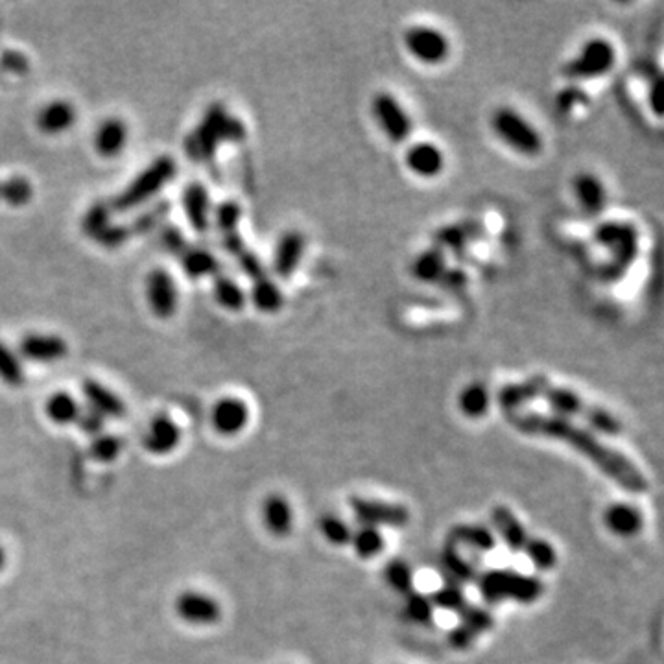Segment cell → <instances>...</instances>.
<instances>
[{
  "instance_id": "6da1fadb",
  "label": "cell",
  "mask_w": 664,
  "mask_h": 664,
  "mask_svg": "<svg viewBox=\"0 0 664 664\" xmlns=\"http://www.w3.org/2000/svg\"><path fill=\"white\" fill-rule=\"evenodd\" d=\"M506 419L520 434L567 443L629 493H646L649 488L646 476L635 463H631L617 449L603 443L592 431L576 425L574 421L567 417L520 410L506 413Z\"/></svg>"
},
{
  "instance_id": "7a4b0ae2",
  "label": "cell",
  "mask_w": 664,
  "mask_h": 664,
  "mask_svg": "<svg viewBox=\"0 0 664 664\" xmlns=\"http://www.w3.org/2000/svg\"><path fill=\"white\" fill-rule=\"evenodd\" d=\"M594 243L608 253L606 263L601 264V279L608 282L620 281L639 259L640 236L635 223L608 220L594 227Z\"/></svg>"
},
{
  "instance_id": "3957f363",
  "label": "cell",
  "mask_w": 664,
  "mask_h": 664,
  "mask_svg": "<svg viewBox=\"0 0 664 664\" xmlns=\"http://www.w3.org/2000/svg\"><path fill=\"white\" fill-rule=\"evenodd\" d=\"M246 139L243 120L233 116L222 104H213L205 111L200 124L185 139V152L191 159L205 163L214 157L223 143H240Z\"/></svg>"
},
{
  "instance_id": "277c9868",
  "label": "cell",
  "mask_w": 664,
  "mask_h": 664,
  "mask_svg": "<svg viewBox=\"0 0 664 664\" xmlns=\"http://www.w3.org/2000/svg\"><path fill=\"white\" fill-rule=\"evenodd\" d=\"M539 399L545 401L556 415L561 417H580L585 421L587 425L592 427V431L606 434V436H619L622 432V422L608 410H603L589 401H585L580 393H576L570 388L556 386L549 379H545L540 386Z\"/></svg>"
},
{
  "instance_id": "5b68a950",
  "label": "cell",
  "mask_w": 664,
  "mask_h": 664,
  "mask_svg": "<svg viewBox=\"0 0 664 664\" xmlns=\"http://www.w3.org/2000/svg\"><path fill=\"white\" fill-rule=\"evenodd\" d=\"M177 172V164L170 155L154 159L143 172H139L130 183L120 191L109 203L113 213H130L141 205L152 202Z\"/></svg>"
},
{
  "instance_id": "8992f818",
  "label": "cell",
  "mask_w": 664,
  "mask_h": 664,
  "mask_svg": "<svg viewBox=\"0 0 664 664\" xmlns=\"http://www.w3.org/2000/svg\"><path fill=\"white\" fill-rule=\"evenodd\" d=\"M617 59L619 54L613 41H609L608 37L594 35L587 39L581 45L580 52L563 65V76L574 85L592 82L608 76L615 69Z\"/></svg>"
},
{
  "instance_id": "52a82bcc",
  "label": "cell",
  "mask_w": 664,
  "mask_h": 664,
  "mask_svg": "<svg viewBox=\"0 0 664 664\" xmlns=\"http://www.w3.org/2000/svg\"><path fill=\"white\" fill-rule=\"evenodd\" d=\"M491 128L510 150L522 157H537L545 150L539 130L513 107H499L491 116Z\"/></svg>"
},
{
  "instance_id": "ba28073f",
  "label": "cell",
  "mask_w": 664,
  "mask_h": 664,
  "mask_svg": "<svg viewBox=\"0 0 664 664\" xmlns=\"http://www.w3.org/2000/svg\"><path fill=\"white\" fill-rule=\"evenodd\" d=\"M480 592L490 603L502 600L535 601L542 594V583L537 578L524 576L513 570H491L480 578Z\"/></svg>"
},
{
  "instance_id": "9c48e42d",
  "label": "cell",
  "mask_w": 664,
  "mask_h": 664,
  "mask_svg": "<svg viewBox=\"0 0 664 664\" xmlns=\"http://www.w3.org/2000/svg\"><path fill=\"white\" fill-rule=\"evenodd\" d=\"M402 41L406 52L415 59V62L427 67L443 65L452 50L449 35L427 25H417L408 28L404 32Z\"/></svg>"
},
{
  "instance_id": "30bf717a",
  "label": "cell",
  "mask_w": 664,
  "mask_h": 664,
  "mask_svg": "<svg viewBox=\"0 0 664 664\" xmlns=\"http://www.w3.org/2000/svg\"><path fill=\"white\" fill-rule=\"evenodd\" d=\"M372 113L377 126L381 128L382 135L393 143V144H402L410 139L411 130H413V123L408 114V111L404 109V105L401 104V100L388 93V91H381L373 96L372 102Z\"/></svg>"
},
{
  "instance_id": "8fae6325",
  "label": "cell",
  "mask_w": 664,
  "mask_h": 664,
  "mask_svg": "<svg viewBox=\"0 0 664 664\" xmlns=\"http://www.w3.org/2000/svg\"><path fill=\"white\" fill-rule=\"evenodd\" d=\"M349 506L356 519L364 522V526H393L401 528L406 526L410 520V511L402 504H391L382 502L375 499H362V497H351Z\"/></svg>"
},
{
  "instance_id": "7c38bea8",
  "label": "cell",
  "mask_w": 664,
  "mask_h": 664,
  "mask_svg": "<svg viewBox=\"0 0 664 664\" xmlns=\"http://www.w3.org/2000/svg\"><path fill=\"white\" fill-rule=\"evenodd\" d=\"M177 617L191 626H213L222 617V608L216 598L200 590H185L175 598Z\"/></svg>"
},
{
  "instance_id": "4fadbf2b",
  "label": "cell",
  "mask_w": 664,
  "mask_h": 664,
  "mask_svg": "<svg viewBox=\"0 0 664 664\" xmlns=\"http://www.w3.org/2000/svg\"><path fill=\"white\" fill-rule=\"evenodd\" d=\"M572 194L587 218H598L608 209L609 193L603 179L592 172H580L572 179Z\"/></svg>"
},
{
  "instance_id": "5bb4252c",
  "label": "cell",
  "mask_w": 664,
  "mask_h": 664,
  "mask_svg": "<svg viewBox=\"0 0 664 664\" xmlns=\"http://www.w3.org/2000/svg\"><path fill=\"white\" fill-rule=\"evenodd\" d=\"M146 301L159 320H168L175 314L179 305V292L173 277L163 270L155 268L146 277Z\"/></svg>"
},
{
  "instance_id": "9a60e30c",
  "label": "cell",
  "mask_w": 664,
  "mask_h": 664,
  "mask_svg": "<svg viewBox=\"0 0 664 664\" xmlns=\"http://www.w3.org/2000/svg\"><path fill=\"white\" fill-rule=\"evenodd\" d=\"M305 252H307V236L297 229L284 231L273 248L272 272L279 279H290L299 270L301 263H303Z\"/></svg>"
},
{
  "instance_id": "2e32d148",
  "label": "cell",
  "mask_w": 664,
  "mask_h": 664,
  "mask_svg": "<svg viewBox=\"0 0 664 664\" xmlns=\"http://www.w3.org/2000/svg\"><path fill=\"white\" fill-rule=\"evenodd\" d=\"M486 234V225L480 220H460L449 225H441L434 233V246L449 253H461L469 246Z\"/></svg>"
},
{
  "instance_id": "e0dca14e",
  "label": "cell",
  "mask_w": 664,
  "mask_h": 664,
  "mask_svg": "<svg viewBox=\"0 0 664 664\" xmlns=\"http://www.w3.org/2000/svg\"><path fill=\"white\" fill-rule=\"evenodd\" d=\"M404 164L421 179H434L445 170V154L436 143L417 141L408 146Z\"/></svg>"
},
{
  "instance_id": "ac0fdd59",
  "label": "cell",
  "mask_w": 664,
  "mask_h": 664,
  "mask_svg": "<svg viewBox=\"0 0 664 664\" xmlns=\"http://www.w3.org/2000/svg\"><path fill=\"white\" fill-rule=\"evenodd\" d=\"M211 422L218 434L227 438L236 436L250 422V408L243 399L223 397L213 406Z\"/></svg>"
},
{
  "instance_id": "d6986e66",
  "label": "cell",
  "mask_w": 664,
  "mask_h": 664,
  "mask_svg": "<svg viewBox=\"0 0 664 664\" xmlns=\"http://www.w3.org/2000/svg\"><path fill=\"white\" fill-rule=\"evenodd\" d=\"M67 354V342L55 334H26L19 343V356L35 364H54Z\"/></svg>"
},
{
  "instance_id": "ffe728a7",
  "label": "cell",
  "mask_w": 664,
  "mask_h": 664,
  "mask_svg": "<svg viewBox=\"0 0 664 664\" xmlns=\"http://www.w3.org/2000/svg\"><path fill=\"white\" fill-rule=\"evenodd\" d=\"M183 211L196 233H207L213 225V203L209 191L200 181H193L183 191Z\"/></svg>"
},
{
  "instance_id": "44dd1931",
  "label": "cell",
  "mask_w": 664,
  "mask_h": 664,
  "mask_svg": "<svg viewBox=\"0 0 664 664\" xmlns=\"http://www.w3.org/2000/svg\"><path fill=\"white\" fill-rule=\"evenodd\" d=\"M179 443H181V429L172 417L164 413L152 419L150 427L143 438L144 449L155 456L173 452L179 447Z\"/></svg>"
},
{
  "instance_id": "7402d4cb",
  "label": "cell",
  "mask_w": 664,
  "mask_h": 664,
  "mask_svg": "<svg viewBox=\"0 0 664 664\" xmlns=\"http://www.w3.org/2000/svg\"><path fill=\"white\" fill-rule=\"evenodd\" d=\"M82 393L89 410L107 419H120L126 415V404L114 391L98 381H85L82 386Z\"/></svg>"
},
{
  "instance_id": "603a6c76",
  "label": "cell",
  "mask_w": 664,
  "mask_h": 664,
  "mask_svg": "<svg viewBox=\"0 0 664 664\" xmlns=\"http://www.w3.org/2000/svg\"><path fill=\"white\" fill-rule=\"evenodd\" d=\"M35 123L45 135L65 134L76 123V107L67 100H52L41 107Z\"/></svg>"
},
{
  "instance_id": "cb8c5ba5",
  "label": "cell",
  "mask_w": 664,
  "mask_h": 664,
  "mask_svg": "<svg viewBox=\"0 0 664 664\" xmlns=\"http://www.w3.org/2000/svg\"><path fill=\"white\" fill-rule=\"evenodd\" d=\"M128 126L123 118L109 116L96 128L94 150L105 159L118 157L128 144Z\"/></svg>"
},
{
  "instance_id": "d4e9b609",
  "label": "cell",
  "mask_w": 664,
  "mask_h": 664,
  "mask_svg": "<svg viewBox=\"0 0 664 664\" xmlns=\"http://www.w3.org/2000/svg\"><path fill=\"white\" fill-rule=\"evenodd\" d=\"M447 270H449V255L434 244L419 252L410 266L413 279L425 284H436V282L440 284Z\"/></svg>"
},
{
  "instance_id": "484cf974",
  "label": "cell",
  "mask_w": 664,
  "mask_h": 664,
  "mask_svg": "<svg viewBox=\"0 0 664 664\" xmlns=\"http://www.w3.org/2000/svg\"><path fill=\"white\" fill-rule=\"evenodd\" d=\"M545 379L547 377H542V375H533L520 382L506 384L499 390L497 401L506 413L520 411L528 402L539 399L540 386H542V382H545Z\"/></svg>"
},
{
  "instance_id": "4316f807",
  "label": "cell",
  "mask_w": 664,
  "mask_h": 664,
  "mask_svg": "<svg viewBox=\"0 0 664 664\" xmlns=\"http://www.w3.org/2000/svg\"><path fill=\"white\" fill-rule=\"evenodd\" d=\"M181 266L189 279L200 281L205 277H216L222 273V264L218 257L207 248H187L179 255Z\"/></svg>"
},
{
  "instance_id": "83f0119b",
  "label": "cell",
  "mask_w": 664,
  "mask_h": 664,
  "mask_svg": "<svg viewBox=\"0 0 664 664\" xmlns=\"http://www.w3.org/2000/svg\"><path fill=\"white\" fill-rule=\"evenodd\" d=\"M263 522L275 537H286L292 531L293 515L288 500L282 495H270L263 502Z\"/></svg>"
},
{
  "instance_id": "f1b7e54d",
  "label": "cell",
  "mask_w": 664,
  "mask_h": 664,
  "mask_svg": "<svg viewBox=\"0 0 664 664\" xmlns=\"http://www.w3.org/2000/svg\"><path fill=\"white\" fill-rule=\"evenodd\" d=\"M491 517H493V524H495L497 531L504 539L508 549L513 552H522L530 537H528L524 526L515 517V513L506 506H497L493 510Z\"/></svg>"
},
{
  "instance_id": "f546056e",
  "label": "cell",
  "mask_w": 664,
  "mask_h": 664,
  "mask_svg": "<svg viewBox=\"0 0 664 664\" xmlns=\"http://www.w3.org/2000/svg\"><path fill=\"white\" fill-rule=\"evenodd\" d=\"M248 301L263 314H277L284 305V293L281 286L268 275L252 282Z\"/></svg>"
},
{
  "instance_id": "4dcf8cb0",
  "label": "cell",
  "mask_w": 664,
  "mask_h": 664,
  "mask_svg": "<svg viewBox=\"0 0 664 664\" xmlns=\"http://www.w3.org/2000/svg\"><path fill=\"white\" fill-rule=\"evenodd\" d=\"M451 547L465 545L478 552H491L497 545L495 535L480 524H460L451 530Z\"/></svg>"
},
{
  "instance_id": "1f68e13d",
  "label": "cell",
  "mask_w": 664,
  "mask_h": 664,
  "mask_svg": "<svg viewBox=\"0 0 664 664\" xmlns=\"http://www.w3.org/2000/svg\"><path fill=\"white\" fill-rule=\"evenodd\" d=\"M213 295L216 299V303L229 312H243L244 307L248 305V292L240 286L238 281H234L231 275L225 273L214 277Z\"/></svg>"
},
{
  "instance_id": "d6a6232c",
  "label": "cell",
  "mask_w": 664,
  "mask_h": 664,
  "mask_svg": "<svg viewBox=\"0 0 664 664\" xmlns=\"http://www.w3.org/2000/svg\"><path fill=\"white\" fill-rule=\"evenodd\" d=\"M82 410H84L82 404L69 391L52 393L45 404L46 417L52 422H55V425H62V427L74 425V422H78Z\"/></svg>"
},
{
  "instance_id": "836d02e7",
  "label": "cell",
  "mask_w": 664,
  "mask_h": 664,
  "mask_svg": "<svg viewBox=\"0 0 664 664\" xmlns=\"http://www.w3.org/2000/svg\"><path fill=\"white\" fill-rule=\"evenodd\" d=\"M606 522L613 533L622 537H631L642 528V515L637 508L629 504H615L606 513Z\"/></svg>"
},
{
  "instance_id": "e575fe53",
  "label": "cell",
  "mask_w": 664,
  "mask_h": 664,
  "mask_svg": "<svg viewBox=\"0 0 664 664\" xmlns=\"http://www.w3.org/2000/svg\"><path fill=\"white\" fill-rule=\"evenodd\" d=\"M441 574L449 580V583L461 587L463 583H471L476 578V569L472 563L465 561L454 547L449 545L441 556Z\"/></svg>"
},
{
  "instance_id": "d590c367",
  "label": "cell",
  "mask_w": 664,
  "mask_h": 664,
  "mask_svg": "<svg viewBox=\"0 0 664 664\" xmlns=\"http://www.w3.org/2000/svg\"><path fill=\"white\" fill-rule=\"evenodd\" d=\"M490 404H491L490 390L480 382L469 384L460 395V410L463 411V415L471 419L484 417L490 410Z\"/></svg>"
},
{
  "instance_id": "8d00e7d4",
  "label": "cell",
  "mask_w": 664,
  "mask_h": 664,
  "mask_svg": "<svg viewBox=\"0 0 664 664\" xmlns=\"http://www.w3.org/2000/svg\"><path fill=\"white\" fill-rule=\"evenodd\" d=\"M0 381L10 388H21L26 381L21 356L5 342H0Z\"/></svg>"
},
{
  "instance_id": "74e56055",
  "label": "cell",
  "mask_w": 664,
  "mask_h": 664,
  "mask_svg": "<svg viewBox=\"0 0 664 664\" xmlns=\"http://www.w3.org/2000/svg\"><path fill=\"white\" fill-rule=\"evenodd\" d=\"M351 542H352L354 552L364 560L379 556L384 549V537L373 526H362L360 530H356L351 535Z\"/></svg>"
},
{
  "instance_id": "f35d334b",
  "label": "cell",
  "mask_w": 664,
  "mask_h": 664,
  "mask_svg": "<svg viewBox=\"0 0 664 664\" xmlns=\"http://www.w3.org/2000/svg\"><path fill=\"white\" fill-rule=\"evenodd\" d=\"M240 220H243V207L233 200L222 202L216 207H213V225L222 236L238 231Z\"/></svg>"
},
{
  "instance_id": "ab89813d",
  "label": "cell",
  "mask_w": 664,
  "mask_h": 664,
  "mask_svg": "<svg viewBox=\"0 0 664 664\" xmlns=\"http://www.w3.org/2000/svg\"><path fill=\"white\" fill-rule=\"evenodd\" d=\"M111 214H113V211H111L109 203H104V202L93 203L82 218L84 234L96 240L98 234L111 223Z\"/></svg>"
},
{
  "instance_id": "60d3db41",
  "label": "cell",
  "mask_w": 664,
  "mask_h": 664,
  "mask_svg": "<svg viewBox=\"0 0 664 664\" xmlns=\"http://www.w3.org/2000/svg\"><path fill=\"white\" fill-rule=\"evenodd\" d=\"M522 552L531 560V563L539 570H550V569H554V565L558 561L556 550L552 549L550 542L542 540V539H537V537L528 539V542H526V547L522 549Z\"/></svg>"
},
{
  "instance_id": "b9f144b4",
  "label": "cell",
  "mask_w": 664,
  "mask_h": 664,
  "mask_svg": "<svg viewBox=\"0 0 664 664\" xmlns=\"http://www.w3.org/2000/svg\"><path fill=\"white\" fill-rule=\"evenodd\" d=\"M0 200L14 207L26 205L32 200V183L21 175H14L5 183H0Z\"/></svg>"
},
{
  "instance_id": "7bdbcfd3",
  "label": "cell",
  "mask_w": 664,
  "mask_h": 664,
  "mask_svg": "<svg viewBox=\"0 0 664 664\" xmlns=\"http://www.w3.org/2000/svg\"><path fill=\"white\" fill-rule=\"evenodd\" d=\"M431 600L434 603V608H441V609L460 613V615L469 608L465 592L461 590L460 585H454V583H447L445 587H441L438 592L432 594Z\"/></svg>"
},
{
  "instance_id": "ee69618b",
  "label": "cell",
  "mask_w": 664,
  "mask_h": 664,
  "mask_svg": "<svg viewBox=\"0 0 664 664\" xmlns=\"http://www.w3.org/2000/svg\"><path fill=\"white\" fill-rule=\"evenodd\" d=\"M406 617L415 624H431L434 617V603L427 594L411 590L406 594Z\"/></svg>"
},
{
  "instance_id": "f6af8a7d",
  "label": "cell",
  "mask_w": 664,
  "mask_h": 664,
  "mask_svg": "<svg viewBox=\"0 0 664 664\" xmlns=\"http://www.w3.org/2000/svg\"><path fill=\"white\" fill-rule=\"evenodd\" d=\"M124 449V440L113 434H100L91 443V456L100 463L114 461Z\"/></svg>"
},
{
  "instance_id": "bcb514c9",
  "label": "cell",
  "mask_w": 664,
  "mask_h": 664,
  "mask_svg": "<svg viewBox=\"0 0 664 664\" xmlns=\"http://www.w3.org/2000/svg\"><path fill=\"white\" fill-rule=\"evenodd\" d=\"M168 213H170V202H166V200L157 202L155 205L148 207L146 211H143L135 218V222L130 227V231L135 233V234H144V233L155 229L161 222H164V218L168 216Z\"/></svg>"
},
{
  "instance_id": "7dc6e473",
  "label": "cell",
  "mask_w": 664,
  "mask_h": 664,
  "mask_svg": "<svg viewBox=\"0 0 664 664\" xmlns=\"http://www.w3.org/2000/svg\"><path fill=\"white\" fill-rule=\"evenodd\" d=\"M384 576L388 580V583L402 594H408L413 590V576H411V569L408 567V563H404L402 560H393L386 565Z\"/></svg>"
},
{
  "instance_id": "c3c4849f",
  "label": "cell",
  "mask_w": 664,
  "mask_h": 664,
  "mask_svg": "<svg viewBox=\"0 0 664 664\" xmlns=\"http://www.w3.org/2000/svg\"><path fill=\"white\" fill-rule=\"evenodd\" d=\"M320 530L323 533V537L332 542V545H345V542L351 540V528L345 520H342L336 515H325L320 520Z\"/></svg>"
},
{
  "instance_id": "681fc988",
  "label": "cell",
  "mask_w": 664,
  "mask_h": 664,
  "mask_svg": "<svg viewBox=\"0 0 664 664\" xmlns=\"http://www.w3.org/2000/svg\"><path fill=\"white\" fill-rule=\"evenodd\" d=\"M463 626L467 629H471L476 637L481 635L484 631H490L493 628V615L484 609V608H474V606H469L463 613Z\"/></svg>"
},
{
  "instance_id": "f907efd6",
  "label": "cell",
  "mask_w": 664,
  "mask_h": 664,
  "mask_svg": "<svg viewBox=\"0 0 664 664\" xmlns=\"http://www.w3.org/2000/svg\"><path fill=\"white\" fill-rule=\"evenodd\" d=\"M236 261H238V268H240V272H243V273H244V275H246L252 282H255V281H259V279L268 277L266 266L263 264L261 257H259L255 252H252L250 248H248L246 252L240 253V255L236 257Z\"/></svg>"
},
{
  "instance_id": "816d5d0a",
  "label": "cell",
  "mask_w": 664,
  "mask_h": 664,
  "mask_svg": "<svg viewBox=\"0 0 664 664\" xmlns=\"http://www.w3.org/2000/svg\"><path fill=\"white\" fill-rule=\"evenodd\" d=\"M132 236V231H130V227H126V225H120V223H109L100 234H98V238H96V243L100 244V246H104V248H109V250H113V248H118V246H123L124 243H126V240Z\"/></svg>"
},
{
  "instance_id": "f5cc1de1",
  "label": "cell",
  "mask_w": 664,
  "mask_h": 664,
  "mask_svg": "<svg viewBox=\"0 0 664 664\" xmlns=\"http://www.w3.org/2000/svg\"><path fill=\"white\" fill-rule=\"evenodd\" d=\"M161 244L172 255H181L189 248L185 234L181 233V229L175 227V225H166L161 231Z\"/></svg>"
},
{
  "instance_id": "db71d44e",
  "label": "cell",
  "mask_w": 664,
  "mask_h": 664,
  "mask_svg": "<svg viewBox=\"0 0 664 664\" xmlns=\"http://www.w3.org/2000/svg\"><path fill=\"white\" fill-rule=\"evenodd\" d=\"M76 425L82 429V432H84V434L96 438V436L104 434V429H105V419H104L102 415H98L96 411H93V410H89V408H84V410H82V413H80V419H78Z\"/></svg>"
},
{
  "instance_id": "11a10c76",
  "label": "cell",
  "mask_w": 664,
  "mask_h": 664,
  "mask_svg": "<svg viewBox=\"0 0 664 664\" xmlns=\"http://www.w3.org/2000/svg\"><path fill=\"white\" fill-rule=\"evenodd\" d=\"M581 102H587V96L578 85H572V87H567V89L560 91L558 100H556L558 109L563 111V113H570Z\"/></svg>"
},
{
  "instance_id": "9f6ffc18",
  "label": "cell",
  "mask_w": 664,
  "mask_h": 664,
  "mask_svg": "<svg viewBox=\"0 0 664 664\" xmlns=\"http://www.w3.org/2000/svg\"><path fill=\"white\" fill-rule=\"evenodd\" d=\"M222 248L231 255V257H238L243 252L248 250L246 243L243 234H240V231H234V233H229V234H223L222 236Z\"/></svg>"
},
{
  "instance_id": "6f0895ef",
  "label": "cell",
  "mask_w": 664,
  "mask_h": 664,
  "mask_svg": "<svg viewBox=\"0 0 664 664\" xmlns=\"http://www.w3.org/2000/svg\"><path fill=\"white\" fill-rule=\"evenodd\" d=\"M476 639H478V637H476L471 629H467L463 624H460L458 628H454V629L451 631V637H449L451 644H452L456 649H465V648H469V646H471Z\"/></svg>"
},
{
  "instance_id": "680465c9",
  "label": "cell",
  "mask_w": 664,
  "mask_h": 664,
  "mask_svg": "<svg viewBox=\"0 0 664 664\" xmlns=\"http://www.w3.org/2000/svg\"><path fill=\"white\" fill-rule=\"evenodd\" d=\"M649 91H648V105L653 109V113L657 114V116H660L662 114V80H660V76H657L655 78V82L648 87Z\"/></svg>"
},
{
  "instance_id": "91938a15",
  "label": "cell",
  "mask_w": 664,
  "mask_h": 664,
  "mask_svg": "<svg viewBox=\"0 0 664 664\" xmlns=\"http://www.w3.org/2000/svg\"><path fill=\"white\" fill-rule=\"evenodd\" d=\"M6 561H8V558H6V550H5V547H3V545H0V572L5 570Z\"/></svg>"
}]
</instances>
